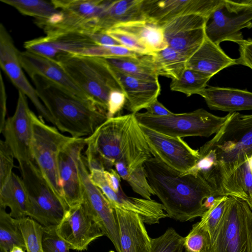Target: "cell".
<instances>
[{
  "label": "cell",
  "mask_w": 252,
  "mask_h": 252,
  "mask_svg": "<svg viewBox=\"0 0 252 252\" xmlns=\"http://www.w3.org/2000/svg\"><path fill=\"white\" fill-rule=\"evenodd\" d=\"M139 125L152 156L173 169L184 173L200 158L199 150L191 148L182 138L168 136Z\"/></svg>",
  "instance_id": "13"
},
{
  "label": "cell",
  "mask_w": 252,
  "mask_h": 252,
  "mask_svg": "<svg viewBox=\"0 0 252 252\" xmlns=\"http://www.w3.org/2000/svg\"><path fill=\"white\" fill-rule=\"evenodd\" d=\"M221 0H143L142 8L146 20L161 26L180 16L197 14L207 17Z\"/></svg>",
  "instance_id": "20"
},
{
  "label": "cell",
  "mask_w": 252,
  "mask_h": 252,
  "mask_svg": "<svg viewBox=\"0 0 252 252\" xmlns=\"http://www.w3.org/2000/svg\"><path fill=\"white\" fill-rule=\"evenodd\" d=\"M23 15L34 17L38 22H49L56 17L60 10L50 1L42 0H0Z\"/></svg>",
  "instance_id": "32"
},
{
  "label": "cell",
  "mask_w": 252,
  "mask_h": 252,
  "mask_svg": "<svg viewBox=\"0 0 252 252\" xmlns=\"http://www.w3.org/2000/svg\"><path fill=\"white\" fill-rule=\"evenodd\" d=\"M104 0H51L60 10L59 18L52 24L38 26L45 33L77 32L86 33L96 32L99 16L107 3Z\"/></svg>",
  "instance_id": "11"
},
{
  "label": "cell",
  "mask_w": 252,
  "mask_h": 252,
  "mask_svg": "<svg viewBox=\"0 0 252 252\" xmlns=\"http://www.w3.org/2000/svg\"><path fill=\"white\" fill-rule=\"evenodd\" d=\"M25 250L17 246H13L9 252H25Z\"/></svg>",
  "instance_id": "52"
},
{
  "label": "cell",
  "mask_w": 252,
  "mask_h": 252,
  "mask_svg": "<svg viewBox=\"0 0 252 252\" xmlns=\"http://www.w3.org/2000/svg\"><path fill=\"white\" fill-rule=\"evenodd\" d=\"M197 94L203 97L210 109L229 113L252 110V92L231 88L209 87Z\"/></svg>",
  "instance_id": "24"
},
{
  "label": "cell",
  "mask_w": 252,
  "mask_h": 252,
  "mask_svg": "<svg viewBox=\"0 0 252 252\" xmlns=\"http://www.w3.org/2000/svg\"><path fill=\"white\" fill-rule=\"evenodd\" d=\"M249 162H250V167H251V170H252V158H251L249 159Z\"/></svg>",
  "instance_id": "53"
},
{
  "label": "cell",
  "mask_w": 252,
  "mask_h": 252,
  "mask_svg": "<svg viewBox=\"0 0 252 252\" xmlns=\"http://www.w3.org/2000/svg\"><path fill=\"white\" fill-rule=\"evenodd\" d=\"M89 178L113 207L137 214L144 223L148 224L158 223L160 219L168 217L163 205L154 200L128 196L122 188L118 192H114L108 185L103 170H92L89 173Z\"/></svg>",
  "instance_id": "18"
},
{
  "label": "cell",
  "mask_w": 252,
  "mask_h": 252,
  "mask_svg": "<svg viewBox=\"0 0 252 252\" xmlns=\"http://www.w3.org/2000/svg\"><path fill=\"white\" fill-rule=\"evenodd\" d=\"M116 171L124 180L126 181L129 174V169L126 164L122 161H118L114 164Z\"/></svg>",
  "instance_id": "50"
},
{
  "label": "cell",
  "mask_w": 252,
  "mask_h": 252,
  "mask_svg": "<svg viewBox=\"0 0 252 252\" xmlns=\"http://www.w3.org/2000/svg\"><path fill=\"white\" fill-rule=\"evenodd\" d=\"M24 47L27 51L54 60L62 54L45 36L25 41Z\"/></svg>",
  "instance_id": "40"
},
{
  "label": "cell",
  "mask_w": 252,
  "mask_h": 252,
  "mask_svg": "<svg viewBox=\"0 0 252 252\" xmlns=\"http://www.w3.org/2000/svg\"><path fill=\"white\" fill-rule=\"evenodd\" d=\"M111 29L121 31L133 36L145 45L151 53L168 47L161 27L147 20L122 23Z\"/></svg>",
  "instance_id": "28"
},
{
  "label": "cell",
  "mask_w": 252,
  "mask_h": 252,
  "mask_svg": "<svg viewBox=\"0 0 252 252\" xmlns=\"http://www.w3.org/2000/svg\"><path fill=\"white\" fill-rule=\"evenodd\" d=\"M104 177L109 187L115 192H118L121 188V177L116 170L111 168L104 171Z\"/></svg>",
  "instance_id": "47"
},
{
  "label": "cell",
  "mask_w": 252,
  "mask_h": 252,
  "mask_svg": "<svg viewBox=\"0 0 252 252\" xmlns=\"http://www.w3.org/2000/svg\"><path fill=\"white\" fill-rule=\"evenodd\" d=\"M19 60L23 69L30 77L40 76L76 96L92 100L75 84L57 61L27 50L19 52Z\"/></svg>",
  "instance_id": "21"
},
{
  "label": "cell",
  "mask_w": 252,
  "mask_h": 252,
  "mask_svg": "<svg viewBox=\"0 0 252 252\" xmlns=\"http://www.w3.org/2000/svg\"><path fill=\"white\" fill-rule=\"evenodd\" d=\"M0 132L3 128L7 114V95L2 76L0 75Z\"/></svg>",
  "instance_id": "46"
},
{
  "label": "cell",
  "mask_w": 252,
  "mask_h": 252,
  "mask_svg": "<svg viewBox=\"0 0 252 252\" xmlns=\"http://www.w3.org/2000/svg\"><path fill=\"white\" fill-rule=\"evenodd\" d=\"M90 36L93 41L98 45L108 46H122L121 44L114 38L104 32H95L90 33Z\"/></svg>",
  "instance_id": "48"
},
{
  "label": "cell",
  "mask_w": 252,
  "mask_h": 252,
  "mask_svg": "<svg viewBox=\"0 0 252 252\" xmlns=\"http://www.w3.org/2000/svg\"><path fill=\"white\" fill-rule=\"evenodd\" d=\"M219 131L199 150L211 160L202 177L211 185L216 197L230 176L252 158V114L229 113Z\"/></svg>",
  "instance_id": "3"
},
{
  "label": "cell",
  "mask_w": 252,
  "mask_h": 252,
  "mask_svg": "<svg viewBox=\"0 0 252 252\" xmlns=\"http://www.w3.org/2000/svg\"><path fill=\"white\" fill-rule=\"evenodd\" d=\"M245 212L247 229L252 245V212L247 202L245 205Z\"/></svg>",
  "instance_id": "51"
},
{
  "label": "cell",
  "mask_w": 252,
  "mask_h": 252,
  "mask_svg": "<svg viewBox=\"0 0 252 252\" xmlns=\"http://www.w3.org/2000/svg\"><path fill=\"white\" fill-rule=\"evenodd\" d=\"M105 32L131 51L142 55L151 54L145 45L128 33L114 29H110Z\"/></svg>",
  "instance_id": "41"
},
{
  "label": "cell",
  "mask_w": 252,
  "mask_h": 252,
  "mask_svg": "<svg viewBox=\"0 0 252 252\" xmlns=\"http://www.w3.org/2000/svg\"><path fill=\"white\" fill-rule=\"evenodd\" d=\"M210 245V234L199 222L193 224L192 229L184 239L186 252H208Z\"/></svg>",
  "instance_id": "37"
},
{
  "label": "cell",
  "mask_w": 252,
  "mask_h": 252,
  "mask_svg": "<svg viewBox=\"0 0 252 252\" xmlns=\"http://www.w3.org/2000/svg\"><path fill=\"white\" fill-rule=\"evenodd\" d=\"M30 202L29 217L43 227H56L67 210L48 184L34 160L18 163Z\"/></svg>",
  "instance_id": "8"
},
{
  "label": "cell",
  "mask_w": 252,
  "mask_h": 252,
  "mask_svg": "<svg viewBox=\"0 0 252 252\" xmlns=\"http://www.w3.org/2000/svg\"><path fill=\"white\" fill-rule=\"evenodd\" d=\"M234 196L246 201L252 210V171L249 160L238 167L223 186L220 196Z\"/></svg>",
  "instance_id": "31"
},
{
  "label": "cell",
  "mask_w": 252,
  "mask_h": 252,
  "mask_svg": "<svg viewBox=\"0 0 252 252\" xmlns=\"http://www.w3.org/2000/svg\"><path fill=\"white\" fill-rule=\"evenodd\" d=\"M184 239L174 228H169L161 236L151 238L150 252H183Z\"/></svg>",
  "instance_id": "36"
},
{
  "label": "cell",
  "mask_w": 252,
  "mask_h": 252,
  "mask_svg": "<svg viewBox=\"0 0 252 252\" xmlns=\"http://www.w3.org/2000/svg\"><path fill=\"white\" fill-rule=\"evenodd\" d=\"M150 54L152 64L158 76L178 79L186 68L188 58L169 46Z\"/></svg>",
  "instance_id": "30"
},
{
  "label": "cell",
  "mask_w": 252,
  "mask_h": 252,
  "mask_svg": "<svg viewBox=\"0 0 252 252\" xmlns=\"http://www.w3.org/2000/svg\"><path fill=\"white\" fill-rule=\"evenodd\" d=\"M53 125L75 138L89 136L107 119V111L91 100L76 96L38 75L31 77Z\"/></svg>",
  "instance_id": "4"
},
{
  "label": "cell",
  "mask_w": 252,
  "mask_h": 252,
  "mask_svg": "<svg viewBox=\"0 0 252 252\" xmlns=\"http://www.w3.org/2000/svg\"><path fill=\"white\" fill-rule=\"evenodd\" d=\"M252 27V0H221L206 19V36L220 45L224 41L236 43L244 39L241 30Z\"/></svg>",
  "instance_id": "9"
},
{
  "label": "cell",
  "mask_w": 252,
  "mask_h": 252,
  "mask_svg": "<svg viewBox=\"0 0 252 252\" xmlns=\"http://www.w3.org/2000/svg\"><path fill=\"white\" fill-rule=\"evenodd\" d=\"M33 159L56 195L64 202L59 174L58 160L63 147L74 138L63 134L55 126L46 124L32 111Z\"/></svg>",
  "instance_id": "6"
},
{
  "label": "cell",
  "mask_w": 252,
  "mask_h": 252,
  "mask_svg": "<svg viewBox=\"0 0 252 252\" xmlns=\"http://www.w3.org/2000/svg\"><path fill=\"white\" fill-rule=\"evenodd\" d=\"M234 64H237L236 59L228 56L220 45L206 36L198 49L188 58L186 68L213 77L222 69Z\"/></svg>",
  "instance_id": "25"
},
{
  "label": "cell",
  "mask_w": 252,
  "mask_h": 252,
  "mask_svg": "<svg viewBox=\"0 0 252 252\" xmlns=\"http://www.w3.org/2000/svg\"><path fill=\"white\" fill-rule=\"evenodd\" d=\"M146 109L147 113L158 117L167 116L173 113L159 102L158 99L154 100Z\"/></svg>",
  "instance_id": "49"
},
{
  "label": "cell",
  "mask_w": 252,
  "mask_h": 252,
  "mask_svg": "<svg viewBox=\"0 0 252 252\" xmlns=\"http://www.w3.org/2000/svg\"><path fill=\"white\" fill-rule=\"evenodd\" d=\"M211 77L202 72L186 68L179 78L171 80L170 89L172 91L182 93L187 96L197 94L206 87Z\"/></svg>",
  "instance_id": "34"
},
{
  "label": "cell",
  "mask_w": 252,
  "mask_h": 252,
  "mask_svg": "<svg viewBox=\"0 0 252 252\" xmlns=\"http://www.w3.org/2000/svg\"><path fill=\"white\" fill-rule=\"evenodd\" d=\"M246 203L239 198L229 196L208 252H252L246 221Z\"/></svg>",
  "instance_id": "10"
},
{
  "label": "cell",
  "mask_w": 252,
  "mask_h": 252,
  "mask_svg": "<svg viewBox=\"0 0 252 252\" xmlns=\"http://www.w3.org/2000/svg\"><path fill=\"white\" fill-rule=\"evenodd\" d=\"M229 196L216 197L210 208L201 217L200 224L208 232L211 240L223 216Z\"/></svg>",
  "instance_id": "38"
},
{
  "label": "cell",
  "mask_w": 252,
  "mask_h": 252,
  "mask_svg": "<svg viewBox=\"0 0 252 252\" xmlns=\"http://www.w3.org/2000/svg\"><path fill=\"white\" fill-rule=\"evenodd\" d=\"M85 147V138H74L63 147L59 154V174L64 201L68 209L82 202L77 160Z\"/></svg>",
  "instance_id": "19"
},
{
  "label": "cell",
  "mask_w": 252,
  "mask_h": 252,
  "mask_svg": "<svg viewBox=\"0 0 252 252\" xmlns=\"http://www.w3.org/2000/svg\"><path fill=\"white\" fill-rule=\"evenodd\" d=\"M138 123L162 134L172 136L208 137L217 133L227 115L219 117L200 108L193 111L158 117L146 112L135 114Z\"/></svg>",
  "instance_id": "7"
},
{
  "label": "cell",
  "mask_w": 252,
  "mask_h": 252,
  "mask_svg": "<svg viewBox=\"0 0 252 252\" xmlns=\"http://www.w3.org/2000/svg\"><path fill=\"white\" fill-rule=\"evenodd\" d=\"M56 230L70 249L78 251L87 250L90 243L104 236L82 203L66 211Z\"/></svg>",
  "instance_id": "17"
},
{
  "label": "cell",
  "mask_w": 252,
  "mask_h": 252,
  "mask_svg": "<svg viewBox=\"0 0 252 252\" xmlns=\"http://www.w3.org/2000/svg\"><path fill=\"white\" fill-rule=\"evenodd\" d=\"M0 252H5L3 250H2V249H0Z\"/></svg>",
  "instance_id": "54"
},
{
  "label": "cell",
  "mask_w": 252,
  "mask_h": 252,
  "mask_svg": "<svg viewBox=\"0 0 252 252\" xmlns=\"http://www.w3.org/2000/svg\"><path fill=\"white\" fill-rule=\"evenodd\" d=\"M27 252H44L42 237L44 227L27 217L19 219Z\"/></svg>",
  "instance_id": "35"
},
{
  "label": "cell",
  "mask_w": 252,
  "mask_h": 252,
  "mask_svg": "<svg viewBox=\"0 0 252 252\" xmlns=\"http://www.w3.org/2000/svg\"><path fill=\"white\" fill-rule=\"evenodd\" d=\"M56 227H44L42 237L43 252H70L68 245L57 234Z\"/></svg>",
  "instance_id": "43"
},
{
  "label": "cell",
  "mask_w": 252,
  "mask_h": 252,
  "mask_svg": "<svg viewBox=\"0 0 252 252\" xmlns=\"http://www.w3.org/2000/svg\"><path fill=\"white\" fill-rule=\"evenodd\" d=\"M32 112L26 95L18 91L14 113L6 119L0 132L18 163L33 160L32 153L33 134Z\"/></svg>",
  "instance_id": "14"
},
{
  "label": "cell",
  "mask_w": 252,
  "mask_h": 252,
  "mask_svg": "<svg viewBox=\"0 0 252 252\" xmlns=\"http://www.w3.org/2000/svg\"><path fill=\"white\" fill-rule=\"evenodd\" d=\"M19 52L2 24L0 25V65L13 84L30 99L40 117L53 125L51 116L28 80L19 60Z\"/></svg>",
  "instance_id": "15"
},
{
  "label": "cell",
  "mask_w": 252,
  "mask_h": 252,
  "mask_svg": "<svg viewBox=\"0 0 252 252\" xmlns=\"http://www.w3.org/2000/svg\"><path fill=\"white\" fill-rule=\"evenodd\" d=\"M14 155L4 140L0 141V188L11 177L14 168Z\"/></svg>",
  "instance_id": "42"
},
{
  "label": "cell",
  "mask_w": 252,
  "mask_h": 252,
  "mask_svg": "<svg viewBox=\"0 0 252 252\" xmlns=\"http://www.w3.org/2000/svg\"><path fill=\"white\" fill-rule=\"evenodd\" d=\"M126 96L122 91L116 90L112 91L109 94L107 103L108 118L116 117L119 114L126 105Z\"/></svg>",
  "instance_id": "44"
},
{
  "label": "cell",
  "mask_w": 252,
  "mask_h": 252,
  "mask_svg": "<svg viewBox=\"0 0 252 252\" xmlns=\"http://www.w3.org/2000/svg\"><path fill=\"white\" fill-rule=\"evenodd\" d=\"M148 181L161 202L168 217L184 222L202 217L207 198L217 197L200 174L183 175L153 156L144 163Z\"/></svg>",
  "instance_id": "1"
},
{
  "label": "cell",
  "mask_w": 252,
  "mask_h": 252,
  "mask_svg": "<svg viewBox=\"0 0 252 252\" xmlns=\"http://www.w3.org/2000/svg\"><path fill=\"white\" fill-rule=\"evenodd\" d=\"M14 246L26 250L19 220L13 218L5 209L0 207V249L9 252Z\"/></svg>",
  "instance_id": "33"
},
{
  "label": "cell",
  "mask_w": 252,
  "mask_h": 252,
  "mask_svg": "<svg viewBox=\"0 0 252 252\" xmlns=\"http://www.w3.org/2000/svg\"><path fill=\"white\" fill-rule=\"evenodd\" d=\"M142 2L143 0H107L98 18L96 32H105L120 24L146 20Z\"/></svg>",
  "instance_id": "26"
},
{
  "label": "cell",
  "mask_w": 252,
  "mask_h": 252,
  "mask_svg": "<svg viewBox=\"0 0 252 252\" xmlns=\"http://www.w3.org/2000/svg\"><path fill=\"white\" fill-rule=\"evenodd\" d=\"M110 67L126 95V108L131 113L135 114L141 109H146L160 94L159 81L141 80Z\"/></svg>",
  "instance_id": "23"
},
{
  "label": "cell",
  "mask_w": 252,
  "mask_h": 252,
  "mask_svg": "<svg viewBox=\"0 0 252 252\" xmlns=\"http://www.w3.org/2000/svg\"><path fill=\"white\" fill-rule=\"evenodd\" d=\"M56 61L75 84L106 111L110 93L116 90L122 91L104 58L63 53Z\"/></svg>",
  "instance_id": "5"
},
{
  "label": "cell",
  "mask_w": 252,
  "mask_h": 252,
  "mask_svg": "<svg viewBox=\"0 0 252 252\" xmlns=\"http://www.w3.org/2000/svg\"><path fill=\"white\" fill-rule=\"evenodd\" d=\"M77 165L82 187V203L117 252H121L118 223L114 208L101 191L91 181L82 155L77 160Z\"/></svg>",
  "instance_id": "12"
},
{
  "label": "cell",
  "mask_w": 252,
  "mask_h": 252,
  "mask_svg": "<svg viewBox=\"0 0 252 252\" xmlns=\"http://www.w3.org/2000/svg\"><path fill=\"white\" fill-rule=\"evenodd\" d=\"M240 57L236 59L237 64L247 66L252 69V40L243 39L237 43Z\"/></svg>",
  "instance_id": "45"
},
{
  "label": "cell",
  "mask_w": 252,
  "mask_h": 252,
  "mask_svg": "<svg viewBox=\"0 0 252 252\" xmlns=\"http://www.w3.org/2000/svg\"><path fill=\"white\" fill-rule=\"evenodd\" d=\"M126 181L132 190L143 198L151 199V196L155 195L148 181L144 164L129 171Z\"/></svg>",
  "instance_id": "39"
},
{
  "label": "cell",
  "mask_w": 252,
  "mask_h": 252,
  "mask_svg": "<svg viewBox=\"0 0 252 252\" xmlns=\"http://www.w3.org/2000/svg\"><path fill=\"white\" fill-rule=\"evenodd\" d=\"M113 208L118 223L121 252H150L151 238L142 218L137 214Z\"/></svg>",
  "instance_id": "22"
},
{
  "label": "cell",
  "mask_w": 252,
  "mask_h": 252,
  "mask_svg": "<svg viewBox=\"0 0 252 252\" xmlns=\"http://www.w3.org/2000/svg\"><path fill=\"white\" fill-rule=\"evenodd\" d=\"M0 207H8L11 216L16 219L29 217L31 205L28 195L21 177L14 172L0 188Z\"/></svg>",
  "instance_id": "27"
},
{
  "label": "cell",
  "mask_w": 252,
  "mask_h": 252,
  "mask_svg": "<svg viewBox=\"0 0 252 252\" xmlns=\"http://www.w3.org/2000/svg\"><path fill=\"white\" fill-rule=\"evenodd\" d=\"M206 18L197 14L180 16L161 26L168 46L188 58L200 47L205 37Z\"/></svg>",
  "instance_id": "16"
},
{
  "label": "cell",
  "mask_w": 252,
  "mask_h": 252,
  "mask_svg": "<svg viewBox=\"0 0 252 252\" xmlns=\"http://www.w3.org/2000/svg\"><path fill=\"white\" fill-rule=\"evenodd\" d=\"M112 68L133 77L150 82L158 81L154 68L150 54L138 57H118L104 58Z\"/></svg>",
  "instance_id": "29"
},
{
  "label": "cell",
  "mask_w": 252,
  "mask_h": 252,
  "mask_svg": "<svg viewBox=\"0 0 252 252\" xmlns=\"http://www.w3.org/2000/svg\"><path fill=\"white\" fill-rule=\"evenodd\" d=\"M85 140L86 161L107 170L122 161L130 171L153 157L133 113L108 118Z\"/></svg>",
  "instance_id": "2"
}]
</instances>
